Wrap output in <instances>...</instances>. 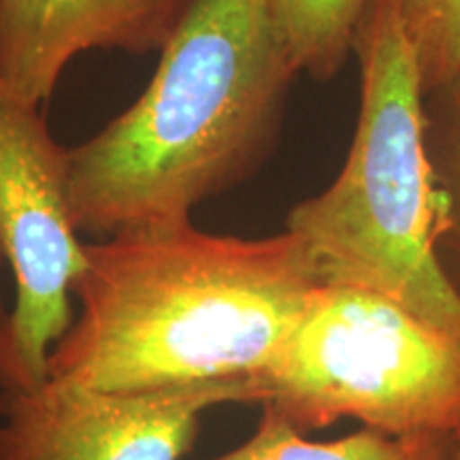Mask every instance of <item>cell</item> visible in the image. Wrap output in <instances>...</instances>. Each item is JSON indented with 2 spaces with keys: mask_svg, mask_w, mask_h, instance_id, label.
<instances>
[{
  "mask_svg": "<svg viewBox=\"0 0 460 460\" xmlns=\"http://www.w3.org/2000/svg\"><path fill=\"white\" fill-rule=\"evenodd\" d=\"M322 284L290 230L243 239L190 220L92 241L48 376L109 393L256 382Z\"/></svg>",
  "mask_w": 460,
  "mask_h": 460,
  "instance_id": "6da1fadb",
  "label": "cell"
},
{
  "mask_svg": "<svg viewBox=\"0 0 460 460\" xmlns=\"http://www.w3.org/2000/svg\"><path fill=\"white\" fill-rule=\"evenodd\" d=\"M296 75L262 0H186L146 92L68 149L73 226L105 239L192 220L267 163Z\"/></svg>",
  "mask_w": 460,
  "mask_h": 460,
  "instance_id": "7a4b0ae2",
  "label": "cell"
},
{
  "mask_svg": "<svg viewBox=\"0 0 460 460\" xmlns=\"http://www.w3.org/2000/svg\"><path fill=\"white\" fill-rule=\"evenodd\" d=\"M458 446L447 437H396L376 429L335 441H309L278 411L262 407L256 433L211 460H454Z\"/></svg>",
  "mask_w": 460,
  "mask_h": 460,
  "instance_id": "ba28073f",
  "label": "cell"
},
{
  "mask_svg": "<svg viewBox=\"0 0 460 460\" xmlns=\"http://www.w3.org/2000/svg\"><path fill=\"white\" fill-rule=\"evenodd\" d=\"M296 73L331 79L354 51L371 0H262Z\"/></svg>",
  "mask_w": 460,
  "mask_h": 460,
  "instance_id": "9c48e42d",
  "label": "cell"
},
{
  "mask_svg": "<svg viewBox=\"0 0 460 460\" xmlns=\"http://www.w3.org/2000/svg\"><path fill=\"white\" fill-rule=\"evenodd\" d=\"M427 141L441 197L439 250L460 258V79L427 96Z\"/></svg>",
  "mask_w": 460,
  "mask_h": 460,
  "instance_id": "8fae6325",
  "label": "cell"
},
{
  "mask_svg": "<svg viewBox=\"0 0 460 460\" xmlns=\"http://www.w3.org/2000/svg\"><path fill=\"white\" fill-rule=\"evenodd\" d=\"M226 402H261L254 379L109 393L48 376L0 394V460H181L200 416Z\"/></svg>",
  "mask_w": 460,
  "mask_h": 460,
  "instance_id": "8992f818",
  "label": "cell"
},
{
  "mask_svg": "<svg viewBox=\"0 0 460 460\" xmlns=\"http://www.w3.org/2000/svg\"><path fill=\"white\" fill-rule=\"evenodd\" d=\"M354 51L360 111L348 158L329 188L292 207L286 230L324 281L379 292L460 343V290L439 261L427 92L396 0H371Z\"/></svg>",
  "mask_w": 460,
  "mask_h": 460,
  "instance_id": "3957f363",
  "label": "cell"
},
{
  "mask_svg": "<svg viewBox=\"0 0 460 460\" xmlns=\"http://www.w3.org/2000/svg\"><path fill=\"white\" fill-rule=\"evenodd\" d=\"M4 256H3V252H0V273H3V267H4ZM7 318H9V309L4 307V303H3V295H0V335H3V331H4V324H7Z\"/></svg>",
  "mask_w": 460,
  "mask_h": 460,
  "instance_id": "7c38bea8",
  "label": "cell"
},
{
  "mask_svg": "<svg viewBox=\"0 0 460 460\" xmlns=\"http://www.w3.org/2000/svg\"><path fill=\"white\" fill-rule=\"evenodd\" d=\"M0 252L15 278V305L0 335V394L39 386L75 320L73 288L85 267L68 211V149L39 107L0 77Z\"/></svg>",
  "mask_w": 460,
  "mask_h": 460,
  "instance_id": "5b68a950",
  "label": "cell"
},
{
  "mask_svg": "<svg viewBox=\"0 0 460 460\" xmlns=\"http://www.w3.org/2000/svg\"><path fill=\"white\" fill-rule=\"evenodd\" d=\"M454 460H460V446H458V452H456V456H454Z\"/></svg>",
  "mask_w": 460,
  "mask_h": 460,
  "instance_id": "4fadbf2b",
  "label": "cell"
},
{
  "mask_svg": "<svg viewBox=\"0 0 460 460\" xmlns=\"http://www.w3.org/2000/svg\"><path fill=\"white\" fill-rule=\"evenodd\" d=\"M427 96L460 79V0H396Z\"/></svg>",
  "mask_w": 460,
  "mask_h": 460,
  "instance_id": "30bf717a",
  "label": "cell"
},
{
  "mask_svg": "<svg viewBox=\"0 0 460 460\" xmlns=\"http://www.w3.org/2000/svg\"><path fill=\"white\" fill-rule=\"evenodd\" d=\"M186 0H0V77L41 107L73 58L160 51Z\"/></svg>",
  "mask_w": 460,
  "mask_h": 460,
  "instance_id": "52a82bcc",
  "label": "cell"
},
{
  "mask_svg": "<svg viewBox=\"0 0 460 460\" xmlns=\"http://www.w3.org/2000/svg\"><path fill=\"white\" fill-rule=\"evenodd\" d=\"M256 386L261 405L301 433L354 418L460 441V343L367 288H315Z\"/></svg>",
  "mask_w": 460,
  "mask_h": 460,
  "instance_id": "277c9868",
  "label": "cell"
}]
</instances>
